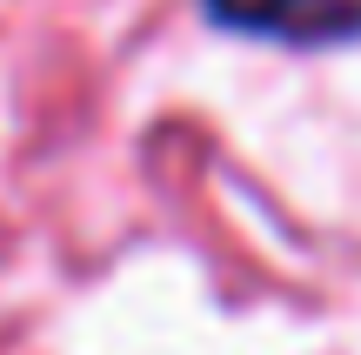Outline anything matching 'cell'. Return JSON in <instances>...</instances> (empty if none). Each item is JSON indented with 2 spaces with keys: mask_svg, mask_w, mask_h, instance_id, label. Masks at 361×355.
I'll return each mask as SVG.
<instances>
[{
  "mask_svg": "<svg viewBox=\"0 0 361 355\" xmlns=\"http://www.w3.org/2000/svg\"><path fill=\"white\" fill-rule=\"evenodd\" d=\"M207 20L281 47H341L361 40V0H201Z\"/></svg>",
  "mask_w": 361,
  "mask_h": 355,
  "instance_id": "1",
  "label": "cell"
}]
</instances>
